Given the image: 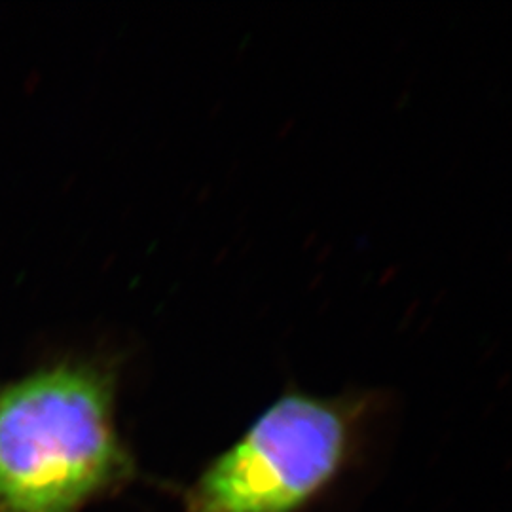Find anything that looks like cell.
Masks as SVG:
<instances>
[{
  "mask_svg": "<svg viewBox=\"0 0 512 512\" xmlns=\"http://www.w3.org/2000/svg\"><path fill=\"white\" fill-rule=\"evenodd\" d=\"M116 365L61 357L0 382V512H84L137 478Z\"/></svg>",
  "mask_w": 512,
  "mask_h": 512,
  "instance_id": "1",
  "label": "cell"
},
{
  "mask_svg": "<svg viewBox=\"0 0 512 512\" xmlns=\"http://www.w3.org/2000/svg\"><path fill=\"white\" fill-rule=\"evenodd\" d=\"M368 412L365 395H281L184 488V512L304 511L346 471Z\"/></svg>",
  "mask_w": 512,
  "mask_h": 512,
  "instance_id": "2",
  "label": "cell"
}]
</instances>
